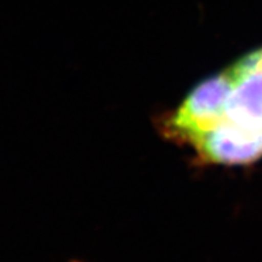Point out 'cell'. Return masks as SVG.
<instances>
[{
  "instance_id": "cell-2",
  "label": "cell",
  "mask_w": 262,
  "mask_h": 262,
  "mask_svg": "<svg viewBox=\"0 0 262 262\" xmlns=\"http://www.w3.org/2000/svg\"><path fill=\"white\" fill-rule=\"evenodd\" d=\"M73 262H78V261H73Z\"/></svg>"
},
{
  "instance_id": "cell-1",
  "label": "cell",
  "mask_w": 262,
  "mask_h": 262,
  "mask_svg": "<svg viewBox=\"0 0 262 262\" xmlns=\"http://www.w3.org/2000/svg\"><path fill=\"white\" fill-rule=\"evenodd\" d=\"M160 126L204 163L247 165L260 159L262 48L196 84Z\"/></svg>"
}]
</instances>
